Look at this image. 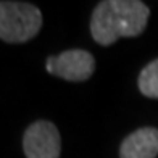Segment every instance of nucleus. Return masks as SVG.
<instances>
[{"instance_id": "f257e3e1", "label": "nucleus", "mask_w": 158, "mask_h": 158, "mask_svg": "<svg viewBox=\"0 0 158 158\" xmlns=\"http://www.w3.org/2000/svg\"><path fill=\"white\" fill-rule=\"evenodd\" d=\"M148 6L139 0H103L90 19V34L100 45H111L121 37H137L147 27Z\"/></svg>"}, {"instance_id": "f03ea898", "label": "nucleus", "mask_w": 158, "mask_h": 158, "mask_svg": "<svg viewBox=\"0 0 158 158\" xmlns=\"http://www.w3.org/2000/svg\"><path fill=\"white\" fill-rule=\"evenodd\" d=\"M42 27V13L26 2H0V39L8 44L27 42Z\"/></svg>"}, {"instance_id": "7ed1b4c3", "label": "nucleus", "mask_w": 158, "mask_h": 158, "mask_svg": "<svg viewBox=\"0 0 158 158\" xmlns=\"http://www.w3.org/2000/svg\"><path fill=\"white\" fill-rule=\"evenodd\" d=\"M23 150L26 158H60L61 137L50 121H35L24 131Z\"/></svg>"}, {"instance_id": "20e7f679", "label": "nucleus", "mask_w": 158, "mask_h": 158, "mask_svg": "<svg viewBox=\"0 0 158 158\" xmlns=\"http://www.w3.org/2000/svg\"><path fill=\"white\" fill-rule=\"evenodd\" d=\"M45 68L53 76L73 82H81L94 74L95 60L87 50L73 48L56 56H48Z\"/></svg>"}, {"instance_id": "39448f33", "label": "nucleus", "mask_w": 158, "mask_h": 158, "mask_svg": "<svg viewBox=\"0 0 158 158\" xmlns=\"http://www.w3.org/2000/svg\"><path fill=\"white\" fill-rule=\"evenodd\" d=\"M158 129L140 127L129 134L119 147V158H156Z\"/></svg>"}, {"instance_id": "423d86ee", "label": "nucleus", "mask_w": 158, "mask_h": 158, "mask_svg": "<svg viewBox=\"0 0 158 158\" xmlns=\"http://www.w3.org/2000/svg\"><path fill=\"white\" fill-rule=\"evenodd\" d=\"M139 90L145 97L158 98V58L150 61L139 74Z\"/></svg>"}]
</instances>
